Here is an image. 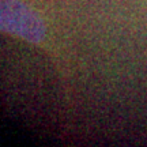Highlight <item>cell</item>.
<instances>
[{
    "instance_id": "6da1fadb",
    "label": "cell",
    "mask_w": 147,
    "mask_h": 147,
    "mask_svg": "<svg viewBox=\"0 0 147 147\" xmlns=\"http://www.w3.org/2000/svg\"><path fill=\"white\" fill-rule=\"evenodd\" d=\"M0 33L37 44L45 37V25L36 11L21 0H0Z\"/></svg>"
}]
</instances>
